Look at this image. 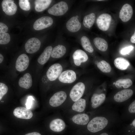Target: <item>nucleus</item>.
Listing matches in <instances>:
<instances>
[{
    "instance_id": "f257e3e1",
    "label": "nucleus",
    "mask_w": 135,
    "mask_h": 135,
    "mask_svg": "<svg viewBox=\"0 0 135 135\" xmlns=\"http://www.w3.org/2000/svg\"><path fill=\"white\" fill-rule=\"evenodd\" d=\"M108 123V120L105 117L96 116L92 118L89 122L87 126V128L92 132H97L104 128Z\"/></svg>"
},
{
    "instance_id": "f03ea898",
    "label": "nucleus",
    "mask_w": 135,
    "mask_h": 135,
    "mask_svg": "<svg viewBox=\"0 0 135 135\" xmlns=\"http://www.w3.org/2000/svg\"><path fill=\"white\" fill-rule=\"evenodd\" d=\"M68 9V6L67 3L64 1H61L50 8L48 10V12L50 14L60 16L65 14Z\"/></svg>"
},
{
    "instance_id": "7ed1b4c3",
    "label": "nucleus",
    "mask_w": 135,
    "mask_h": 135,
    "mask_svg": "<svg viewBox=\"0 0 135 135\" xmlns=\"http://www.w3.org/2000/svg\"><path fill=\"white\" fill-rule=\"evenodd\" d=\"M85 88L84 84L80 82L76 84L71 89L70 96L71 100L75 102L80 98L84 93Z\"/></svg>"
},
{
    "instance_id": "20e7f679",
    "label": "nucleus",
    "mask_w": 135,
    "mask_h": 135,
    "mask_svg": "<svg viewBox=\"0 0 135 135\" xmlns=\"http://www.w3.org/2000/svg\"><path fill=\"white\" fill-rule=\"evenodd\" d=\"M112 19V16L110 14H102L98 16L96 20L97 25L101 30L106 31L109 28Z\"/></svg>"
},
{
    "instance_id": "39448f33",
    "label": "nucleus",
    "mask_w": 135,
    "mask_h": 135,
    "mask_svg": "<svg viewBox=\"0 0 135 135\" xmlns=\"http://www.w3.org/2000/svg\"><path fill=\"white\" fill-rule=\"evenodd\" d=\"M53 21L51 17L45 16L41 17L34 22V28L36 30H40L48 28L52 24Z\"/></svg>"
},
{
    "instance_id": "423d86ee",
    "label": "nucleus",
    "mask_w": 135,
    "mask_h": 135,
    "mask_svg": "<svg viewBox=\"0 0 135 135\" xmlns=\"http://www.w3.org/2000/svg\"><path fill=\"white\" fill-rule=\"evenodd\" d=\"M62 68L58 63L54 64L51 66L48 70L46 74L48 79L50 81L56 80L62 72Z\"/></svg>"
},
{
    "instance_id": "0eeeda50",
    "label": "nucleus",
    "mask_w": 135,
    "mask_h": 135,
    "mask_svg": "<svg viewBox=\"0 0 135 135\" xmlns=\"http://www.w3.org/2000/svg\"><path fill=\"white\" fill-rule=\"evenodd\" d=\"M41 42L38 39L32 38L29 39L26 42L25 48L27 53L33 54L39 50Z\"/></svg>"
},
{
    "instance_id": "6e6552de",
    "label": "nucleus",
    "mask_w": 135,
    "mask_h": 135,
    "mask_svg": "<svg viewBox=\"0 0 135 135\" xmlns=\"http://www.w3.org/2000/svg\"><path fill=\"white\" fill-rule=\"evenodd\" d=\"M67 95L65 92L60 91L55 93L50 98L49 103L52 106L56 107L60 105L66 100Z\"/></svg>"
},
{
    "instance_id": "1a4fd4ad",
    "label": "nucleus",
    "mask_w": 135,
    "mask_h": 135,
    "mask_svg": "<svg viewBox=\"0 0 135 135\" xmlns=\"http://www.w3.org/2000/svg\"><path fill=\"white\" fill-rule=\"evenodd\" d=\"M76 79V75L73 70H70L62 72L58 78L59 81L64 83L70 84L74 82Z\"/></svg>"
},
{
    "instance_id": "9d476101",
    "label": "nucleus",
    "mask_w": 135,
    "mask_h": 135,
    "mask_svg": "<svg viewBox=\"0 0 135 135\" xmlns=\"http://www.w3.org/2000/svg\"><path fill=\"white\" fill-rule=\"evenodd\" d=\"M133 13L132 6L129 4H126L123 6L120 11L119 18L122 21L126 22L131 19Z\"/></svg>"
},
{
    "instance_id": "9b49d317",
    "label": "nucleus",
    "mask_w": 135,
    "mask_h": 135,
    "mask_svg": "<svg viewBox=\"0 0 135 135\" xmlns=\"http://www.w3.org/2000/svg\"><path fill=\"white\" fill-rule=\"evenodd\" d=\"M2 6L3 11L9 16L14 14L17 10V6L13 0H3L2 3Z\"/></svg>"
},
{
    "instance_id": "f8f14e48",
    "label": "nucleus",
    "mask_w": 135,
    "mask_h": 135,
    "mask_svg": "<svg viewBox=\"0 0 135 135\" xmlns=\"http://www.w3.org/2000/svg\"><path fill=\"white\" fill-rule=\"evenodd\" d=\"M29 60L28 56L24 54L20 55L17 58L15 64L16 70L21 72L26 69L29 64Z\"/></svg>"
},
{
    "instance_id": "ddd939ff",
    "label": "nucleus",
    "mask_w": 135,
    "mask_h": 135,
    "mask_svg": "<svg viewBox=\"0 0 135 135\" xmlns=\"http://www.w3.org/2000/svg\"><path fill=\"white\" fill-rule=\"evenodd\" d=\"M77 16H76L72 17L67 21L66 23V29L71 32H76L81 28V24Z\"/></svg>"
},
{
    "instance_id": "4468645a",
    "label": "nucleus",
    "mask_w": 135,
    "mask_h": 135,
    "mask_svg": "<svg viewBox=\"0 0 135 135\" xmlns=\"http://www.w3.org/2000/svg\"><path fill=\"white\" fill-rule=\"evenodd\" d=\"M13 114L16 117L20 118L29 119L33 116L32 112L23 107L16 108L13 112Z\"/></svg>"
},
{
    "instance_id": "2eb2a0df",
    "label": "nucleus",
    "mask_w": 135,
    "mask_h": 135,
    "mask_svg": "<svg viewBox=\"0 0 135 135\" xmlns=\"http://www.w3.org/2000/svg\"><path fill=\"white\" fill-rule=\"evenodd\" d=\"M72 58L74 64L78 66H80L81 63L86 62L88 59L87 54L80 49L77 50L74 52Z\"/></svg>"
},
{
    "instance_id": "dca6fc26",
    "label": "nucleus",
    "mask_w": 135,
    "mask_h": 135,
    "mask_svg": "<svg viewBox=\"0 0 135 135\" xmlns=\"http://www.w3.org/2000/svg\"><path fill=\"white\" fill-rule=\"evenodd\" d=\"M133 93V91L132 89L124 90L116 93L114 96V99L116 102H123L130 98L132 96Z\"/></svg>"
},
{
    "instance_id": "f3484780",
    "label": "nucleus",
    "mask_w": 135,
    "mask_h": 135,
    "mask_svg": "<svg viewBox=\"0 0 135 135\" xmlns=\"http://www.w3.org/2000/svg\"><path fill=\"white\" fill-rule=\"evenodd\" d=\"M66 124L62 119L57 118L52 120L50 123L49 127L52 131L56 132H59L65 128Z\"/></svg>"
},
{
    "instance_id": "a211bd4d",
    "label": "nucleus",
    "mask_w": 135,
    "mask_h": 135,
    "mask_svg": "<svg viewBox=\"0 0 135 135\" xmlns=\"http://www.w3.org/2000/svg\"><path fill=\"white\" fill-rule=\"evenodd\" d=\"M32 84V80L31 75L29 73L25 74L21 77L18 81V84L20 87L28 89L30 88Z\"/></svg>"
},
{
    "instance_id": "6ab92c4d",
    "label": "nucleus",
    "mask_w": 135,
    "mask_h": 135,
    "mask_svg": "<svg viewBox=\"0 0 135 135\" xmlns=\"http://www.w3.org/2000/svg\"><path fill=\"white\" fill-rule=\"evenodd\" d=\"M106 98V96L104 94H94L91 98L92 107L94 108H98L104 102Z\"/></svg>"
},
{
    "instance_id": "aec40b11",
    "label": "nucleus",
    "mask_w": 135,
    "mask_h": 135,
    "mask_svg": "<svg viewBox=\"0 0 135 135\" xmlns=\"http://www.w3.org/2000/svg\"><path fill=\"white\" fill-rule=\"evenodd\" d=\"M52 50V46L47 47L38 58L37 60L38 62L41 65H44L46 63L51 56Z\"/></svg>"
},
{
    "instance_id": "412c9836",
    "label": "nucleus",
    "mask_w": 135,
    "mask_h": 135,
    "mask_svg": "<svg viewBox=\"0 0 135 135\" xmlns=\"http://www.w3.org/2000/svg\"><path fill=\"white\" fill-rule=\"evenodd\" d=\"M66 52V47L63 45L59 44L53 48L51 56L53 58H59L62 57Z\"/></svg>"
},
{
    "instance_id": "4be33fe9",
    "label": "nucleus",
    "mask_w": 135,
    "mask_h": 135,
    "mask_svg": "<svg viewBox=\"0 0 135 135\" xmlns=\"http://www.w3.org/2000/svg\"><path fill=\"white\" fill-rule=\"evenodd\" d=\"M72 120L76 124L84 125L88 124L89 118L88 116L85 114H79L74 116Z\"/></svg>"
},
{
    "instance_id": "5701e85b",
    "label": "nucleus",
    "mask_w": 135,
    "mask_h": 135,
    "mask_svg": "<svg viewBox=\"0 0 135 135\" xmlns=\"http://www.w3.org/2000/svg\"><path fill=\"white\" fill-rule=\"evenodd\" d=\"M51 0H36L35 1V9L37 12H42L47 8L52 2Z\"/></svg>"
},
{
    "instance_id": "b1692460",
    "label": "nucleus",
    "mask_w": 135,
    "mask_h": 135,
    "mask_svg": "<svg viewBox=\"0 0 135 135\" xmlns=\"http://www.w3.org/2000/svg\"><path fill=\"white\" fill-rule=\"evenodd\" d=\"M114 64L117 68L122 70L126 69L130 64L128 60L124 58L120 57L115 59Z\"/></svg>"
},
{
    "instance_id": "393cba45",
    "label": "nucleus",
    "mask_w": 135,
    "mask_h": 135,
    "mask_svg": "<svg viewBox=\"0 0 135 135\" xmlns=\"http://www.w3.org/2000/svg\"><path fill=\"white\" fill-rule=\"evenodd\" d=\"M93 42L95 46L99 50L104 52L107 50L108 44L104 39L97 37L94 38Z\"/></svg>"
},
{
    "instance_id": "a878e982",
    "label": "nucleus",
    "mask_w": 135,
    "mask_h": 135,
    "mask_svg": "<svg viewBox=\"0 0 135 135\" xmlns=\"http://www.w3.org/2000/svg\"><path fill=\"white\" fill-rule=\"evenodd\" d=\"M96 18L95 14L91 13L84 16L83 24L86 28H90L93 25Z\"/></svg>"
},
{
    "instance_id": "bb28decb",
    "label": "nucleus",
    "mask_w": 135,
    "mask_h": 135,
    "mask_svg": "<svg viewBox=\"0 0 135 135\" xmlns=\"http://www.w3.org/2000/svg\"><path fill=\"white\" fill-rule=\"evenodd\" d=\"M86 106V100L84 99L80 98L74 103L72 106V108L75 111L81 112L84 110Z\"/></svg>"
},
{
    "instance_id": "cd10ccee",
    "label": "nucleus",
    "mask_w": 135,
    "mask_h": 135,
    "mask_svg": "<svg viewBox=\"0 0 135 135\" xmlns=\"http://www.w3.org/2000/svg\"><path fill=\"white\" fill-rule=\"evenodd\" d=\"M80 40L82 46L85 50L90 53L93 52V48L89 39L87 37L85 36H82Z\"/></svg>"
},
{
    "instance_id": "c85d7f7f",
    "label": "nucleus",
    "mask_w": 135,
    "mask_h": 135,
    "mask_svg": "<svg viewBox=\"0 0 135 135\" xmlns=\"http://www.w3.org/2000/svg\"><path fill=\"white\" fill-rule=\"evenodd\" d=\"M132 84V80L129 78L120 79L116 82L115 86L118 88H121L122 87L124 88H126L130 87Z\"/></svg>"
},
{
    "instance_id": "c756f323",
    "label": "nucleus",
    "mask_w": 135,
    "mask_h": 135,
    "mask_svg": "<svg viewBox=\"0 0 135 135\" xmlns=\"http://www.w3.org/2000/svg\"><path fill=\"white\" fill-rule=\"evenodd\" d=\"M97 66L100 70L103 72L109 73L112 70L110 64L104 60H102L98 62Z\"/></svg>"
},
{
    "instance_id": "7c9ffc66",
    "label": "nucleus",
    "mask_w": 135,
    "mask_h": 135,
    "mask_svg": "<svg viewBox=\"0 0 135 135\" xmlns=\"http://www.w3.org/2000/svg\"><path fill=\"white\" fill-rule=\"evenodd\" d=\"M10 40V36L8 33L0 31V44H6L8 43Z\"/></svg>"
},
{
    "instance_id": "2f4dec72",
    "label": "nucleus",
    "mask_w": 135,
    "mask_h": 135,
    "mask_svg": "<svg viewBox=\"0 0 135 135\" xmlns=\"http://www.w3.org/2000/svg\"><path fill=\"white\" fill-rule=\"evenodd\" d=\"M19 4L20 8L23 10L28 11L30 9V4L28 0H20Z\"/></svg>"
},
{
    "instance_id": "473e14b6",
    "label": "nucleus",
    "mask_w": 135,
    "mask_h": 135,
    "mask_svg": "<svg viewBox=\"0 0 135 135\" xmlns=\"http://www.w3.org/2000/svg\"><path fill=\"white\" fill-rule=\"evenodd\" d=\"M8 90V88L5 84L0 83V100L3 96L7 93Z\"/></svg>"
},
{
    "instance_id": "72a5a7b5",
    "label": "nucleus",
    "mask_w": 135,
    "mask_h": 135,
    "mask_svg": "<svg viewBox=\"0 0 135 135\" xmlns=\"http://www.w3.org/2000/svg\"><path fill=\"white\" fill-rule=\"evenodd\" d=\"M134 47L129 46L122 48L120 51V53L122 55H126L130 53L134 49Z\"/></svg>"
},
{
    "instance_id": "f704fd0d",
    "label": "nucleus",
    "mask_w": 135,
    "mask_h": 135,
    "mask_svg": "<svg viewBox=\"0 0 135 135\" xmlns=\"http://www.w3.org/2000/svg\"><path fill=\"white\" fill-rule=\"evenodd\" d=\"M128 111L131 114H135V100L131 103L128 106Z\"/></svg>"
},
{
    "instance_id": "c9c22d12",
    "label": "nucleus",
    "mask_w": 135,
    "mask_h": 135,
    "mask_svg": "<svg viewBox=\"0 0 135 135\" xmlns=\"http://www.w3.org/2000/svg\"><path fill=\"white\" fill-rule=\"evenodd\" d=\"M8 30L7 26L4 23L0 22V31L6 32Z\"/></svg>"
},
{
    "instance_id": "e433bc0d",
    "label": "nucleus",
    "mask_w": 135,
    "mask_h": 135,
    "mask_svg": "<svg viewBox=\"0 0 135 135\" xmlns=\"http://www.w3.org/2000/svg\"><path fill=\"white\" fill-rule=\"evenodd\" d=\"M32 98L30 96L28 98L26 105L27 109H29L30 108L32 104Z\"/></svg>"
},
{
    "instance_id": "4c0bfd02",
    "label": "nucleus",
    "mask_w": 135,
    "mask_h": 135,
    "mask_svg": "<svg viewBox=\"0 0 135 135\" xmlns=\"http://www.w3.org/2000/svg\"><path fill=\"white\" fill-rule=\"evenodd\" d=\"M130 41L132 43L135 44V31L131 38Z\"/></svg>"
},
{
    "instance_id": "58836bf2",
    "label": "nucleus",
    "mask_w": 135,
    "mask_h": 135,
    "mask_svg": "<svg viewBox=\"0 0 135 135\" xmlns=\"http://www.w3.org/2000/svg\"><path fill=\"white\" fill-rule=\"evenodd\" d=\"M24 135H41L40 133L36 132L28 133Z\"/></svg>"
},
{
    "instance_id": "ea45409f",
    "label": "nucleus",
    "mask_w": 135,
    "mask_h": 135,
    "mask_svg": "<svg viewBox=\"0 0 135 135\" xmlns=\"http://www.w3.org/2000/svg\"><path fill=\"white\" fill-rule=\"evenodd\" d=\"M4 57L1 54H0V63H1L3 61Z\"/></svg>"
},
{
    "instance_id": "a19ab883",
    "label": "nucleus",
    "mask_w": 135,
    "mask_h": 135,
    "mask_svg": "<svg viewBox=\"0 0 135 135\" xmlns=\"http://www.w3.org/2000/svg\"><path fill=\"white\" fill-rule=\"evenodd\" d=\"M100 135H108V134L106 133H103L101 134Z\"/></svg>"
}]
</instances>
